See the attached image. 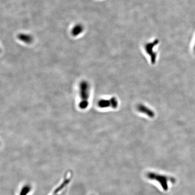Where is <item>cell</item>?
I'll list each match as a JSON object with an SVG mask.
<instances>
[{
  "label": "cell",
  "mask_w": 195,
  "mask_h": 195,
  "mask_svg": "<svg viewBox=\"0 0 195 195\" xmlns=\"http://www.w3.org/2000/svg\"><path fill=\"white\" fill-rule=\"evenodd\" d=\"M90 89V85L87 81L83 80L80 82L79 85L80 102L79 104V107L82 110L86 109L89 106Z\"/></svg>",
  "instance_id": "6da1fadb"
},
{
  "label": "cell",
  "mask_w": 195,
  "mask_h": 195,
  "mask_svg": "<svg viewBox=\"0 0 195 195\" xmlns=\"http://www.w3.org/2000/svg\"><path fill=\"white\" fill-rule=\"evenodd\" d=\"M72 178L71 172L68 171L65 173L63 178L59 185L53 189L50 195H63Z\"/></svg>",
  "instance_id": "7a4b0ae2"
},
{
  "label": "cell",
  "mask_w": 195,
  "mask_h": 195,
  "mask_svg": "<svg viewBox=\"0 0 195 195\" xmlns=\"http://www.w3.org/2000/svg\"><path fill=\"white\" fill-rule=\"evenodd\" d=\"M147 177L150 179L156 180L160 182L163 189L166 191L168 189V182L169 181H171L173 182H175V179L174 178L169 177L164 175H160V174L153 173H148Z\"/></svg>",
  "instance_id": "3957f363"
},
{
  "label": "cell",
  "mask_w": 195,
  "mask_h": 195,
  "mask_svg": "<svg viewBox=\"0 0 195 195\" xmlns=\"http://www.w3.org/2000/svg\"><path fill=\"white\" fill-rule=\"evenodd\" d=\"M83 30V26L80 25H77L75 26L72 30L71 33L73 35L76 36L81 33Z\"/></svg>",
  "instance_id": "277c9868"
},
{
  "label": "cell",
  "mask_w": 195,
  "mask_h": 195,
  "mask_svg": "<svg viewBox=\"0 0 195 195\" xmlns=\"http://www.w3.org/2000/svg\"><path fill=\"white\" fill-rule=\"evenodd\" d=\"M19 39L20 40L26 43H30L32 41V37L29 35L20 34L19 35Z\"/></svg>",
  "instance_id": "5b68a950"
},
{
  "label": "cell",
  "mask_w": 195,
  "mask_h": 195,
  "mask_svg": "<svg viewBox=\"0 0 195 195\" xmlns=\"http://www.w3.org/2000/svg\"><path fill=\"white\" fill-rule=\"evenodd\" d=\"M31 188L30 186L26 185L20 190V195H26L27 193L30 194V192H31Z\"/></svg>",
  "instance_id": "8992f818"
},
{
  "label": "cell",
  "mask_w": 195,
  "mask_h": 195,
  "mask_svg": "<svg viewBox=\"0 0 195 195\" xmlns=\"http://www.w3.org/2000/svg\"><path fill=\"white\" fill-rule=\"evenodd\" d=\"M194 50H195V46H194Z\"/></svg>",
  "instance_id": "52a82bcc"
}]
</instances>
